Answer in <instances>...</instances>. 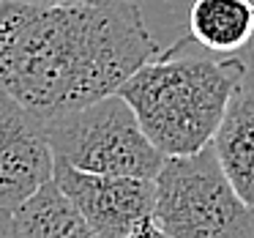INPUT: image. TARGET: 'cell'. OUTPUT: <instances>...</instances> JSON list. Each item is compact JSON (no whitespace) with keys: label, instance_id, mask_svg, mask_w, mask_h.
I'll list each match as a JSON object with an SVG mask.
<instances>
[{"label":"cell","instance_id":"cell-10","mask_svg":"<svg viewBox=\"0 0 254 238\" xmlns=\"http://www.w3.org/2000/svg\"><path fill=\"white\" fill-rule=\"evenodd\" d=\"M123 238H170V236H167V233L161 230L159 225H156L153 216H150V219H145V222H142V225L134 227L131 233H126Z\"/></svg>","mask_w":254,"mask_h":238},{"label":"cell","instance_id":"cell-11","mask_svg":"<svg viewBox=\"0 0 254 238\" xmlns=\"http://www.w3.org/2000/svg\"><path fill=\"white\" fill-rule=\"evenodd\" d=\"M33 6H96V3H128V0H22Z\"/></svg>","mask_w":254,"mask_h":238},{"label":"cell","instance_id":"cell-4","mask_svg":"<svg viewBox=\"0 0 254 238\" xmlns=\"http://www.w3.org/2000/svg\"><path fill=\"white\" fill-rule=\"evenodd\" d=\"M55 161L101 175L156 178L164 156L145 137L131 107L121 93H107L96 101L41 121Z\"/></svg>","mask_w":254,"mask_h":238},{"label":"cell","instance_id":"cell-8","mask_svg":"<svg viewBox=\"0 0 254 238\" xmlns=\"http://www.w3.org/2000/svg\"><path fill=\"white\" fill-rule=\"evenodd\" d=\"M199 47L219 55H238L254 36L252 0H194L189 33Z\"/></svg>","mask_w":254,"mask_h":238},{"label":"cell","instance_id":"cell-2","mask_svg":"<svg viewBox=\"0 0 254 238\" xmlns=\"http://www.w3.org/2000/svg\"><path fill=\"white\" fill-rule=\"evenodd\" d=\"M246 79L249 63L241 55H219L183 36L134 69L115 93L126 99L153 148L170 159L210 145Z\"/></svg>","mask_w":254,"mask_h":238},{"label":"cell","instance_id":"cell-3","mask_svg":"<svg viewBox=\"0 0 254 238\" xmlns=\"http://www.w3.org/2000/svg\"><path fill=\"white\" fill-rule=\"evenodd\" d=\"M153 186V219L170 238H254V208L235 194L210 145L164 159Z\"/></svg>","mask_w":254,"mask_h":238},{"label":"cell","instance_id":"cell-9","mask_svg":"<svg viewBox=\"0 0 254 238\" xmlns=\"http://www.w3.org/2000/svg\"><path fill=\"white\" fill-rule=\"evenodd\" d=\"M11 214L17 238H99L55 181H47Z\"/></svg>","mask_w":254,"mask_h":238},{"label":"cell","instance_id":"cell-6","mask_svg":"<svg viewBox=\"0 0 254 238\" xmlns=\"http://www.w3.org/2000/svg\"><path fill=\"white\" fill-rule=\"evenodd\" d=\"M55 156L41 121L0 90V205L17 208L47 181H52Z\"/></svg>","mask_w":254,"mask_h":238},{"label":"cell","instance_id":"cell-12","mask_svg":"<svg viewBox=\"0 0 254 238\" xmlns=\"http://www.w3.org/2000/svg\"><path fill=\"white\" fill-rule=\"evenodd\" d=\"M0 238H17V233H14V214H11V208H3V205H0Z\"/></svg>","mask_w":254,"mask_h":238},{"label":"cell","instance_id":"cell-13","mask_svg":"<svg viewBox=\"0 0 254 238\" xmlns=\"http://www.w3.org/2000/svg\"><path fill=\"white\" fill-rule=\"evenodd\" d=\"M243 55H252V63H254V36H252V41H249V47L243 50Z\"/></svg>","mask_w":254,"mask_h":238},{"label":"cell","instance_id":"cell-5","mask_svg":"<svg viewBox=\"0 0 254 238\" xmlns=\"http://www.w3.org/2000/svg\"><path fill=\"white\" fill-rule=\"evenodd\" d=\"M52 181L71 200L82 219L99 233V238H123L153 216V178L101 175L55 161Z\"/></svg>","mask_w":254,"mask_h":238},{"label":"cell","instance_id":"cell-7","mask_svg":"<svg viewBox=\"0 0 254 238\" xmlns=\"http://www.w3.org/2000/svg\"><path fill=\"white\" fill-rule=\"evenodd\" d=\"M210 148L235 194L254 208V85L235 90L216 129Z\"/></svg>","mask_w":254,"mask_h":238},{"label":"cell","instance_id":"cell-1","mask_svg":"<svg viewBox=\"0 0 254 238\" xmlns=\"http://www.w3.org/2000/svg\"><path fill=\"white\" fill-rule=\"evenodd\" d=\"M156 52L137 0L96 6L0 0V90L39 121L115 93Z\"/></svg>","mask_w":254,"mask_h":238}]
</instances>
